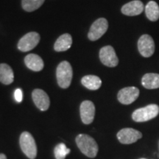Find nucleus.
Instances as JSON below:
<instances>
[{
  "label": "nucleus",
  "instance_id": "f257e3e1",
  "mask_svg": "<svg viewBox=\"0 0 159 159\" xmlns=\"http://www.w3.org/2000/svg\"><path fill=\"white\" fill-rule=\"evenodd\" d=\"M76 144L83 154L89 158H94L98 152V145L92 137L80 134L76 137Z\"/></svg>",
  "mask_w": 159,
  "mask_h": 159
},
{
  "label": "nucleus",
  "instance_id": "f03ea898",
  "mask_svg": "<svg viewBox=\"0 0 159 159\" xmlns=\"http://www.w3.org/2000/svg\"><path fill=\"white\" fill-rule=\"evenodd\" d=\"M73 77L72 67L68 61L61 62L56 69V78L57 84L61 88L67 89L70 86Z\"/></svg>",
  "mask_w": 159,
  "mask_h": 159
},
{
  "label": "nucleus",
  "instance_id": "7ed1b4c3",
  "mask_svg": "<svg viewBox=\"0 0 159 159\" xmlns=\"http://www.w3.org/2000/svg\"><path fill=\"white\" fill-rule=\"evenodd\" d=\"M158 114V105L151 104L134 111L132 114V119L136 122H144L156 118Z\"/></svg>",
  "mask_w": 159,
  "mask_h": 159
},
{
  "label": "nucleus",
  "instance_id": "20e7f679",
  "mask_svg": "<svg viewBox=\"0 0 159 159\" xmlns=\"http://www.w3.org/2000/svg\"><path fill=\"white\" fill-rule=\"evenodd\" d=\"M20 146L21 150L30 159H34L37 156V147L35 139L29 132H23L20 136Z\"/></svg>",
  "mask_w": 159,
  "mask_h": 159
},
{
  "label": "nucleus",
  "instance_id": "39448f33",
  "mask_svg": "<svg viewBox=\"0 0 159 159\" xmlns=\"http://www.w3.org/2000/svg\"><path fill=\"white\" fill-rule=\"evenodd\" d=\"M108 28V21L105 18H99L92 24L88 33L89 39L95 41L100 39Z\"/></svg>",
  "mask_w": 159,
  "mask_h": 159
},
{
  "label": "nucleus",
  "instance_id": "423d86ee",
  "mask_svg": "<svg viewBox=\"0 0 159 159\" xmlns=\"http://www.w3.org/2000/svg\"><path fill=\"white\" fill-rule=\"evenodd\" d=\"M40 39V35L36 32H30L19 40L17 44L18 49L23 52L31 51L39 44Z\"/></svg>",
  "mask_w": 159,
  "mask_h": 159
},
{
  "label": "nucleus",
  "instance_id": "0eeeda50",
  "mask_svg": "<svg viewBox=\"0 0 159 159\" xmlns=\"http://www.w3.org/2000/svg\"><path fill=\"white\" fill-rule=\"evenodd\" d=\"M99 57L101 63L108 67H116L119 64V58L116 52L114 47L110 45L105 46L100 49Z\"/></svg>",
  "mask_w": 159,
  "mask_h": 159
},
{
  "label": "nucleus",
  "instance_id": "6e6552de",
  "mask_svg": "<svg viewBox=\"0 0 159 159\" xmlns=\"http://www.w3.org/2000/svg\"><path fill=\"white\" fill-rule=\"evenodd\" d=\"M137 45L139 53L142 57H150L154 54L155 42L150 35H142L139 38Z\"/></svg>",
  "mask_w": 159,
  "mask_h": 159
},
{
  "label": "nucleus",
  "instance_id": "1a4fd4ad",
  "mask_svg": "<svg viewBox=\"0 0 159 159\" xmlns=\"http://www.w3.org/2000/svg\"><path fill=\"white\" fill-rule=\"evenodd\" d=\"M139 96V89L136 87H125L121 89L117 94L119 102L123 105H130L136 100Z\"/></svg>",
  "mask_w": 159,
  "mask_h": 159
},
{
  "label": "nucleus",
  "instance_id": "9d476101",
  "mask_svg": "<svg viewBox=\"0 0 159 159\" xmlns=\"http://www.w3.org/2000/svg\"><path fill=\"white\" fill-rule=\"evenodd\" d=\"M142 137V133L134 128H123L117 134V139L124 144H130L136 142Z\"/></svg>",
  "mask_w": 159,
  "mask_h": 159
},
{
  "label": "nucleus",
  "instance_id": "9b49d317",
  "mask_svg": "<svg viewBox=\"0 0 159 159\" xmlns=\"http://www.w3.org/2000/svg\"><path fill=\"white\" fill-rule=\"evenodd\" d=\"M80 113L82 122L85 125L91 124L95 116L94 104L90 100L83 101L80 107Z\"/></svg>",
  "mask_w": 159,
  "mask_h": 159
},
{
  "label": "nucleus",
  "instance_id": "f8f14e48",
  "mask_svg": "<svg viewBox=\"0 0 159 159\" xmlns=\"http://www.w3.org/2000/svg\"><path fill=\"white\" fill-rule=\"evenodd\" d=\"M32 97L36 107L41 111L48 110L50 105L49 97L42 89H36L32 92Z\"/></svg>",
  "mask_w": 159,
  "mask_h": 159
},
{
  "label": "nucleus",
  "instance_id": "ddd939ff",
  "mask_svg": "<svg viewBox=\"0 0 159 159\" xmlns=\"http://www.w3.org/2000/svg\"><path fill=\"white\" fill-rule=\"evenodd\" d=\"M144 5L140 0H134L125 4L122 7L121 12L128 16H136L144 11Z\"/></svg>",
  "mask_w": 159,
  "mask_h": 159
},
{
  "label": "nucleus",
  "instance_id": "4468645a",
  "mask_svg": "<svg viewBox=\"0 0 159 159\" xmlns=\"http://www.w3.org/2000/svg\"><path fill=\"white\" fill-rule=\"evenodd\" d=\"M26 66L33 71H40L44 67L43 61L39 55L36 54H29L25 57Z\"/></svg>",
  "mask_w": 159,
  "mask_h": 159
},
{
  "label": "nucleus",
  "instance_id": "2eb2a0df",
  "mask_svg": "<svg viewBox=\"0 0 159 159\" xmlns=\"http://www.w3.org/2000/svg\"><path fill=\"white\" fill-rule=\"evenodd\" d=\"M72 44V37L69 33L61 35L56 40L54 44V49L56 52H65L70 49Z\"/></svg>",
  "mask_w": 159,
  "mask_h": 159
},
{
  "label": "nucleus",
  "instance_id": "dca6fc26",
  "mask_svg": "<svg viewBox=\"0 0 159 159\" xmlns=\"http://www.w3.org/2000/svg\"><path fill=\"white\" fill-rule=\"evenodd\" d=\"M14 80V73L7 63H0V82L4 85H10Z\"/></svg>",
  "mask_w": 159,
  "mask_h": 159
},
{
  "label": "nucleus",
  "instance_id": "f3484780",
  "mask_svg": "<svg viewBox=\"0 0 159 159\" xmlns=\"http://www.w3.org/2000/svg\"><path fill=\"white\" fill-rule=\"evenodd\" d=\"M81 83L83 86L89 90H98L102 85V80L96 75H85L81 79Z\"/></svg>",
  "mask_w": 159,
  "mask_h": 159
},
{
  "label": "nucleus",
  "instance_id": "a211bd4d",
  "mask_svg": "<svg viewBox=\"0 0 159 159\" xmlns=\"http://www.w3.org/2000/svg\"><path fill=\"white\" fill-rule=\"evenodd\" d=\"M142 84L147 89H156L159 88V74L148 73L142 78Z\"/></svg>",
  "mask_w": 159,
  "mask_h": 159
},
{
  "label": "nucleus",
  "instance_id": "6ab92c4d",
  "mask_svg": "<svg viewBox=\"0 0 159 159\" xmlns=\"http://www.w3.org/2000/svg\"><path fill=\"white\" fill-rule=\"evenodd\" d=\"M145 14L151 21H156L159 19V6L155 1H150L144 8Z\"/></svg>",
  "mask_w": 159,
  "mask_h": 159
},
{
  "label": "nucleus",
  "instance_id": "aec40b11",
  "mask_svg": "<svg viewBox=\"0 0 159 159\" xmlns=\"http://www.w3.org/2000/svg\"><path fill=\"white\" fill-rule=\"evenodd\" d=\"M45 0H21V7L26 12H33L41 7Z\"/></svg>",
  "mask_w": 159,
  "mask_h": 159
},
{
  "label": "nucleus",
  "instance_id": "412c9836",
  "mask_svg": "<svg viewBox=\"0 0 159 159\" xmlns=\"http://www.w3.org/2000/svg\"><path fill=\"white\" fill-rule=\"evenodd\" d=\"M70 149H68L63 143L57 144L54 150L55 156L56 159H65L66 156L69 154Z\"/></svg>",
  "mask_w": 159,
  "mask_h": 159
},
{
  "label": "nucleus",
  "instance_id": "4be33fe9",
  "mask_svg": "<svg viewBox=\"0 0 159 159\" xmlns=\"http://www.w3.org/2000/svg\"><path fill=\"white\" fill-rule=\"evenodd\" d=\"M15 99L18 102H21V101H22L23 94L21 89H17L15 91Z\"/></svg>",
  "mask_w": 159,
  "mask_h": 159
},
{
  "label": "nucleus",
  "instance_id": "5701e85b",
  "mask_svg": "<svg viewBox=\"0 0 159 159\" xmlns=\"http://www.w3.org/2000/svg\"><path fill=\"white\" fill-rule=\"evenodd\" d=\"M0 159H7V157L5 154H0Z\"/></svg>",
  "mask_w": 159,
  "mask_h": 159
},
{
  "label": "nucleus",
  "instance_id": "b1692460",
  "mask_svg": "<svg viewBox=\"0 0 159 159\" xmlns=\"http://www.w3.org/2000/svg\"><path fill=\"white\" fill-rule=\"evenodd\" d=\"M141 159H146V158H141Z\"/></svg>",
  "mask_w": 159,
  "mask_h": 159
}]
</instances>
